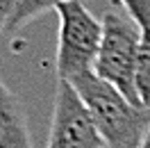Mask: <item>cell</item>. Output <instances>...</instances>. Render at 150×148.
<instances>
[{
    "mask_svg": "<svg viewBox=\"0 0 150 148\" xmlns=\"http://www.w3.org/2000/svg\"><path fill=\"white\" fill-rule=\"evenodd\" d=\"M103 137L105 148H139L150 130V107L130 102L93 71L71 80Z\"/></svg>",
    "mask_w": 150,
    "mask_h": 148,
    "instance_id": "cell-1",
    "label": "cell"
},
{
    "mask_svg": "<svg viewBox=\"0 0 150 148\" xmlns=\"http://www.w3.org/2000/svg\"><path fill=\"white\" fill-rule=\"evenodd\" d=\"M59 37H57V75L71 82L77 75L93 71L103 41V21L86 9L84 0H68L57 7Z\"/></svg>",
    "mask_w": 150,
    "mask_h": 148,
    "instance_id": "cell-2",
    "label": "cell"
},
{
    "mask_svg": "<svg viewBox=\"0 0 150 148\" xmlns=\"http://www.w3.org/2000/svg\"><path fill=\"white\" fill-rule=\"evenodd\" d=\"M139 46V25L130 16H123L114 9L105 11L103 41H100V50L93 64V73L107 84H112L114 89H118L134 105H141L137 98V89H134V68H137Z\"/></svg>",
    "mask_w": 150,
    "mask_h": 148,
    "instance_id": "cell-3",
    "label": "cell"
},
{
    "mask_svg": "<svg viewBox=\"0 0 150 148\" xmlns=\"http://www.w3.org/2000/svg\"><path fill=\"white\" fill-rule=\"evenodd\" d=\"M48 148H105L86 105L66 80H59L55 91Z\"/></svg>",
    "mask_w": 150,
    "mask_h": 148,
    "instance_id": "cell-4",
    "label": "cell"
},
{
    "mask_svg": "<svg viewBox=\"0 0 150 148\" xmlns=\"http://www.w3.org/2000/svg\"><path fill=\"white\" fill-rule=\"evenodd\" d=\"M0 148H34L18 96L0 78Z\"/></svg>",
    "mask_w": 150,
    "mask_h": 148,
    "instance_id": "cell-5",
    "label": "cell"
},
{
    "mask_svg": "<svg viewBox=\"0 0 150 148\" xmlns=\"http://www.w3.org/2000/svg\"><path fill=\"white\" fill-rule=\"evenodd\" d=\"M64 2H68V0H16V7H14V11H11V16L2 32L16 34L18 30H23L28 25L30 21L43 16L46 11H52V9L57 11V7L64 5Z\"/></svg>",
    "mask_w": 150,
    "mask_h": 148,
    "instance_id": "cell-6",
    "label": "cell"
},
{
    "mask_svg": "<svg viewBox=\"0 0 150 148\" xmlns=\"http://www.w3.org/2000/svg\"><path fill=\"white\" fill-rule=\"evenodd\" d=\"M134 89L143 107H150V32H141V46L134 68Z\"/></svg>",
    "mask_w": 150,
    "mask_h": 148,
    "instance_id": "cell-7",
    "label": "cell"
},
{
    "mask_svg": "<svg viewBox=\"0 0 150 148\" xmlns=\"http://www.w3.org/2000/svg\"><path fill=\"white\" fill-rule=\"evenodd\" d=\"M118 7L127 11L141 32H150V0H114Z\"/></svg>",
    "mask_w": 150,
    "mask_h": 148,
    "instance_id": "cell-8",
    "label": "cell"
},
{
    "mask_svg": "<svg viewBox=\"0 0 150 148\" xmlns=\"http://www.w3.org/2000/svg\"><path fill=\"white\" fill-rule=\"evenodd\" d=\"M14 7H16V0H0V30H5Z\"/></svg>",
    "mask_w": 150,
    "mask_h": 148,
    "instance_id": "cell-9",
    "label": "cell"
},
{
    "mask_svg": "<svg viewBox=\"0 0 150 148\" xmlns=\"http://www.w3.org/2000/svg\"><path fill=\"white\" fill-rule=\"evenodd\" d=\"M139 148H150V130L146 132V137H143V141H141V146Z\"/></svg>",
    "mask_w": 150,
    "mask_h": 148,
    "instance_id": "cell-10",
    "label": "cell"
}]
</instances>
